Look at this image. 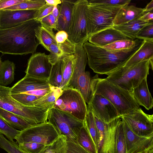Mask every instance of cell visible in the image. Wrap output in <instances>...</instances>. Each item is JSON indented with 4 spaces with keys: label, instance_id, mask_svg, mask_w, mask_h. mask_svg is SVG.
<instances>
[{
    "label": "cell",
    "instance_id": "1",
    "mask_svg": "<svg viewBox=\"0 0 153 153\" xmlns=\"http://www.w3.org/2000/svg\"><path fill=\"white\" fill-rule=\"evenodd\" d=\"M41 25L39 21L33 19L16 26L0 28V52L19 55L36 53L40 43L35 31Z\"/></svg>",
    "mask_w": 153,
    "mask_h": 153
},
{
    "label": "cell",
    "instance_id": "2",
    "mask_svg": "<svg viewBox=\"0 0 153 153\" xmlns=\"http://www.w3.org/2000/svg\"><path fill=\"white\" fill-rule=\"evenodd\" d=\"M144 41L142 40L132 48L111 51L96 46L88 40L83 44L89 67L99 74L108 75L123 66L140 48Z\"/></svg>",
    "mask_w": 153,
    "mask_h": 153
},
{
    "label": "cell",
    "instance_id": "3",
    "mask_svg": "<svg viewBox=\"0 0 153 153\" xmlns=\"http://www.w3.org/2000/svg\"><path fill=\"white\" fill-rule=\"evenodd\" d=\"M91 87L92 94L101 95L113 104L120 118L135 112L140 108L131 91L123 89L105 78H100L97 74L92 78Z\"/></svg>",
    "mask_w": 153,
    "mask_h": 153
},
{
    "label": "cell",
    "instance_id": "4",
    "mask_svg": "<svg viewBox=\"0 0 153 153\" xmlns=\"http://www.w3.org/2000/svg\"><path fill=\"white\" fill-rule=\"evenodd\" d=\"M82 43L76 45L72 74L66 88L74 89L81 94L86 103H90L93 94L91 87L92 78L90 73L85 71L87 58Z\"/></svg>",
    "mask_w": 153,
    "mask_h": 153
},
{
    "label": "cell",
    "instance_id": "5",
    "mask_svg": "<svg viewBox=\"0 0 153 153\" xmlns=\"http://www.w3.org/2000/svg\"><path fill=\"white\" fill-rule=\"evenodd\" d=\"M10 88L0 85V108L19 115L34 125L47 121L49 109L22 105L12 97Z\"/></svg>",
    "mask_w": 153,
    "mask_h": 153
},
{
    "label": "cell",
    "instance_id": "6",
    "mask_svg": "<svg viewBox=\"0 0 153 153\" xmlns=\"http://www.w3.org/2000/svg\"><path fill=\"white\" fill-rule=\"evenodd\" d=\"M149 60L126 67L122 66L108 75L105 79L121 88L131 91L149 74Z\"/></svg>",
    "mask_w": 153,
    "mask_h": 153
},
{
    "label": "cell",
    "instance_id": "7",
    "mask_svg": "<svg viewBox=\"0 0 153 153\" xmlns=\"http://www.w3.org/2000/svg\"><path fill=\"white\" fill-rule=\"evenodd\" d=\"M123 7L88 2L87 19L88 38L100 31L113 27L114 20Z\"/></svg>",
    "mask_w": 153,
    "mask_h": 153
},
{
    "label": "cell",
    "instance_id": "8",
    "mask_svg": "<svg viewBox=\"0 0 153 153\" xmlns=\"http://www.w3.org/2000/svg\"><path fill=\"white\" fill-rule=\"evenodd\" d=\"M88 1H75L71 22L68 33V39L75 45L88 40L87 13Z\"/></svg>",
    "mask_w": 153,
    "mask_h": 153
},
{
    "label": "cell",
    "instance_id": "9",
    "mask_svg": "<svg viewBox=\"0 0 153 153\" xmlns=\"http://www.w3.org/2000/svg\"><path fill=\"white\" fill-rule=\"evenodd\" d=\"M47 121L53 126L59 135L75 140L84 126V121L53 107L48 110Z\"/></svg>",
    "mask_w": 153,
    "mask_h": 153
},
{
    "label": "cell",
    "instance_id": "10",
    "mask_svg": "<svg viewBox=\"0 0 153 153\" xmlns=\"http://www.w3.org/2000/svg\"><path fill=\"white\" fill-rule=\"evenodd\" d=\"M53 107L65 112L82 121L85 120L87 105L81 94L76 90L66 88Z\"/></svg>",
    "mask_w": 153,
    "mask_h": 153
},
{
    "label": "cell",
    "instance_id": "11",
    "mask_svg": "<svg viewBox=\"0 0 153 153\" xmlns=\"http://www.w3.org/2000/svg\"><path fill=\"white\" fill-rule=\"evenodd\" d=\"M59 136L53 126L47 121L20 131L15 140L18 144L31 142L46 145L53 143Z\"/></svg>",
    "mask_w": 153,
    "mask_h": 153
},
{
    "label": "cell",
    "instance_id": "12",
    "mask_svg": "<svg viewBox=\"0 0 153 153\" xmlns=\"http://www.w3.org/2000/svg\"><path fill=\"white\" fill-rule=\"evenodd\" d=\"M94 118L99 136L97 153H114L117 129L121 119L105 123L94 116Z\"/></svg>",
    "mask_w": 153,
    "mask_h": 153
},
{
    "label": "cell",
    "instance_id": "13",
    "mask_svg": "<svg viewBox=\"0 0 153 153\" xmlns=\"http://www.w3.org/2000/svg\"><path fill=\"white\" fill-rule=\"evenodd\" d=\"M120 118L136 134L144 137L153 135V115L146 114L141 108Z\"/></svg>",
    "mask_w": 153,
    "mask_h": 153
},
{
    "label": "cell",
    "instance_id": "14",
    "mask_svg": "<svg viewBox=\"0 0 153 153\" xmlns=\"http://www.w3.org/2000/svg\"><path fill=\"white\" fill-rule=\"evenodd\" d=\"M52 65L48 55L45 53H36L32 54L28 60L26 75L48 80Z\"/></svg>",
    "mask_w": 153,
    "mask_h": 153
},
{
    "label": "cell",
    "instance_id": "15",
    "mask_svg": "<svg viewBox=\"0 0 153 153\" xmlns=\"http://www.w3.org/2000/svg\"><path fill=\"white\" fill-rule=\"evenodd\" d=\"M89 104L94 116L105 123L120 117L113 104L101 94H93Z\"/></svg>",
    "mask_w": 153,
    "mask_h": 153
},
{
    "label": "cell",
    "instance_id": "16",
    "mask_svg": "<svg viewBox=\"0 0 153 153\" xmlns=\"http://www.w3.org/2000/svg\"><path fill=\"white\" fill-rule=\"evenodd\" d=\"M39 10H0V28H7L35 19Z\"/></svg>",
    "mask_w": 153,
    "mask_h": 153
},
{
    "label": "cell",
    "instance_id": "17",
    "mask_svg": "<svg viewBox=\"0 0 153 153\" xmlns=\"http://www.w3.org/2000/svg\"><path fill=\"white\" fill-rule=\"evenodd\" d=\"M122 121L127 153H140L153 147V135L147 137L137 135L130 129L123 120Z\"/></svg>",
    "mask_w": 153,
    "mask_h": 153
},
{
    "label": "cell",
    "instance_id": "18",
    "mask_svg": "<svg viewBox=\"0 0 153 153\" xmlns=\"http://www.w3.org/2000/svg\"><path fill=\"white\" fill-rule=\"evenodd\" d=\"M123 39H132L112 27L92 35L89 38L88 41L96 46L103 47Z\"/></svg>",
    "mask_w": 153,
    "mask_h": 153
},
{
    "label": "cell",
    "instance_id": "19",
    "mask_svg": "<svg viewBox=\"0 0 153 153\" xmlns=\"http://www.w3.org/2000/svg\"><path fill=\"white\" fill-rule=\"evenodd\" d=\"M47 80L33 77L27 75L14 84L10 88L11 94L25 93L50 87Z\"/></svg>",
    "mask_w": 153,
    "mask_h": 153
},
{
    "label": "cell",
    "instance_id": "20",
    "mask_svg": "<svg viewBox=\"0 0 153 153\" xmlns=\"http://www.w3.org/2000/svg\"><path fill=\"white\" fill-rule=\"evenodd\" d=\"M59 13L57 19L55 30L64 31L68 33L71 22L74 2L70 0H61Z\"/></svg>",
    "mask_w": 153,
    "mask_h": 153
},
{
    "label": "cell",
    "instance_id": "21",
    "mask_svg": "<svg viewBox=\"0 0 153 153\" xmlns=\"http://www.w3.org/2000/svg\"><path fill=\"white\" fill-rule=\"evenodd\" d=\"M145 13L144 8L128 5L121 8L113 21L114 25H122L139 19Z\"/></svg>",
    "mask_w": 153,
    "mask_h": 153
},
{
    "label": "cell",
    "instance_id": "22",
    "mask_svg": "<svg viewBox=\"0 0 153 153\" xmlns=\"http://www.w3.org/2000/svg\"><path fill=\"white\" fill-rule=\"evenodd\" d=\"M132 94L139 105L147 110L153 106V99L148 88L147 78L143 79L137 86L132 89Z\"/></svg>",
    "mask_w": 153,
    "mask_h": 153
},
{
    "label": "cell",
    "instance_id": "23",
    "mask_svg": "<svg viewBox=\"0 0 153 153\" xmlns=\"http://www.w3.org/2000/svg\"><path fill=\"white\" fill-rule=\"evenodd\" d=\"M153 59V42L144 40L138 50L123 66L128 67L142 62Z\"/></svg>",
    "mask_w": 153,
    "mask_h": 153
},
{
    "label": "cell",
    "instance_id": "24",
    "mask_svg": "<svg viewBox=\"0 0 153 153\" xmlns=\"http://www.w3.org/2000/svg\"><path fill=\"white\" fill-rule=\"evenodd\" d=\"M151 23H153V21L145 22L138 19L122 25H114L113 27L131 39H135L141 29Z\"/></svg>",
    "mask_w": 153,
    "mask_h": 153
},
{
    "label": "cell",
    "instance_id": "25",
    "mask_svg": "<svg viewBox=\"0 0 153 153\" xmlns=\"http://www.w3.org/2000/svg\"><path fill=\"white\" fill-rule=\"evenodd\" d=\"M0 116L10 126L19 131L34 125L22 117L1 108Z\"/></svg>",
    "mask_w": 153,
    "mask_h": 153
},
{
    "label": "cell",
    "instance_id": "26",
    "mask_svg": "<svg viewBox=\"0 0 153 153\" xmlns=\"http://www.w3.org/2000/svg\"><path fill=\"white\" fill-rule=\"evenodd\" d=\"M15 65L7 60L1 62L0 68V85L5 86L14 80Z\"/></svg>",
    "mask_w": 153,
    "mask_h": 153
},
{
    "label": "cell",
    "instance_id": "27",
    "mask_svg": "<svg viewBox=\"0 0 153 153\" xmlns=\"http://www.w3.org/2000/svg\"><path fill=\"white\" fill-rule=\"evenodd\" d=\"M36 36L44 48L49 51V47L52 44H57L55 35L52 29L46 27L41 25L36 30Z\"/></svg>",
    "mask_w": 153,
    "mask_h": 153
},
{
    "label": "cell",
    "instance_id": "28",
    "mask_svg": "<svg viewBox=\"0 0 153 153\" xmlns=\"http://www.w3.org/2000/svg\"><path fill=\"white\" fill-rule=\"evenodd\" d=\"M87 112L84 121V125L91 137L97 152L99 140V132L96 124L94 115L89 104L87 105Z\"/></svg>",
    "mask_w": 153,
    "mask_h": 153
},
{
    "label": "cell",
    "instance_id": "29",
    "mask_svg": "<svg viewBox=\"0 0 153 153\" xmlns=\"http://www.w3.org/2000/svg\"><path fill=\"white\" fill-rule=\"evenodd\" d=\"M62 91L61 88L54 87L50 92L34 101V106L50 109L53 107Z\"/></svg>",
    "mask_w": 153,
    "mask_h": 153
},
{
    "label": "cell",
    "instance_id": "30",
    "mask_svg": "<svg viewBox=\"0 0 153 153\" xmlns=\"http://www.w3.org/2000/svg\"><path fill=\"white\" fill-rule=\"evenodd\" d=\"M62 67V80L61 88L67 87L73 74L74 57L73 54L63 56Z\"/></svg>",
    "mask_w": 153,
    "mask_h": 153
},
{
    "label": "cell",
    "instance_id": "31",
    "mask_svg": "<svg viewBox=\"0 0 153 153\" xmlns=\"http://www.w3.org/2000/svg\"><path fill=\"white\" fill-rule=\"evenodd\" d=\"M63 56L60 57L57 61L53 65L47 80L50 85L55 88H61L62 84Z\"/></svg>",
    "mask_w": 153,
    "mask_h": 153
},
{
    "label": "cell",
    "instance_id": "32",
    "mask_svg": "<svg viewBox=\"0 0 153 153\" xmlns=\"http://www.w3.org/2000/svg\"><path fill=\"white\" fill-rule=\"evenodd\" d=\"M76 141L79 145L90 153H97L94 143L84 125L79 131Z\"/></svg>",
    "mask_w": 153,
    "mask_h": 153
},
{
    "label": "cell",
    "instance_id": "33",
    "mask_svg": "<svg viewBox=\"0 0 153 153\" xmlns=\"http://www.w3.org/2000/svg\"><path fill=\"white\" fill-rule=\"evenodd\" d=\"M66 137L61 135L52 143L45 145L39 153H66Z\"/></svg>",
    "mask_w": 153,
    "mask_h": 153
},
{
    "label": "cell",
    "instance_id": "34",
    "mask_svg": "<svg viewBox=\"0 0 153 153\" xmlns=\"http://www.w3.org/2000/svg\"><path fill=\"white\" fill-rule=\"evenodd\" d=\"M142 39H123L118 40L102 48L111 51H119L130 49L135 46Z\"/></svg>",
    "mask_w": 153,
    "mask_h": 153
},
{
    "label": "cell",
    "instance_id": "35",
    "mask_svg": "<svg viewBox=\"0 0 153 153\" xmlns=\"http://www.w3.org/2000/svg\"><path fill=\"white\" fill-rule=\"evenodd\" d=\"M45 4V0H25L24 2L2 10H39Z\"/></svg>",
    "mask_w": 153,
    "mask_h": 153
},
{
    "label": "cell",
    "instance_id": "36",
    "mask_svg": "<svg viewBox=\"0 0 153 153\" xmlns=\"http://www.w3.org/2000/svg\"><path fill=\"white\" fill-rule=\"evenodd\" d=\"M114 153H127L123 124L122 119L119 123L117 129Z\"/></svg>",
    "mask_w": 153,
    "mask_h": 153
},
{
    "label": "cell",
    "instance_id": "37",
    "mask_svg": "<svg viewBox=\"0 0 153 153\" xmlns=\"http://www.w3.org/2000/svg\"><path fill=\"white\" fill-rule=\"evenodd\" d=\"M0 147L8 153H27L20 149L17 142L7 140L0 134Z\"/></svg>",
    "mask_w": 153,
    "mask_h": 153
},
{
    "label": "cell",
    "instance_id": "38",
    "mask_svg": "<svg viewBox=\"0 0 153 153\" xmlns=\"http://www.w3.org/2000/svg\"><path fill=\"white\" fill-rule=\"evenodd\" d=\"M20 131L15 129L7 123L0 116V134L10 141L14 140Z\"/></svg>",
    "mask_w": 153,
    "mask_h": 153
},
{
    "label": "cell",
    "instance_id": "39",
    "mask_svg": "<svg viewBox=\"0 0 153 153\" xmlns=\"http://www.w3.org/2000/svg\"><path fill=\"white\" fill-rule=\"evenodd\" d=\"M11 96L21 104L29 106H34V102L42 97L25 93L11 94Z\"/></svg>",
    "mask_w": 153,
    "mask_h": 153
},
{
    "label": "cell",
    "instance_id": "40",
    "mask_svg": "<svg viewBox=\"0 0 153 153\" xmlns=\"http://www.w3.org/2000/svg\"><path fill=\"white\" fill-rule=\"evenodd\" d=\"M18 144L20 149L27 153H39L45 146L31 142H23Z\"/></svg>",
    "mask_w": 153,
    "mask_h": 153
},
{
    "label": "cell",
    "instance_id": "41",
    "mask_svg": "<svg viewBox=\"0 0 153 153\" xmlns=\"http://www.w3.org/2000/svg\"><path fill=\"white\" fill-rule=\"evenodd\" d=\"M136 39L153 42V23L143 27L137 34Z\"/></svg>",
    "mask_w": 153,
    "mask_h": 153
},
{
    "label": "cell",
    "instance_id": "42",
    "mask_svg": "<svg viewBox=\"0 0 153 153\" xmlns=\"http://www.w3.org/2000/svg\"><path fill=\"white\" fill-rule=\"evenodd\" d=\"M49 48V51L50 52V54L48 55L49 60L51 63L53 65L60 57L63 56V53L58 44L51 45Z\"/></svg>",
    "mask_w": 153,
    "mask_h": 153
},
{
    "label": "cell",
    "instance_id": "43",
    "mask_svg": "<svg viewBox=\"0 0 153 153\" xmlns=\"http://www.w3.org/2000/svg\"><path fill=\"white\" fill-rule=\"evenodd\" d=\"M66 153H90L79 145L76 140L66 137Z\"/></svg>",
    "mask_w": 153,
    "mask_h": 153
},
{
    "label": "cell",
    "instance_id": "44",
    "mask_svg": "<svg viewBox=\"0 0 153 153\" xmlns=\"http://www.w3.org/2000/svg\"><path fill=\"white\" fill-rule=\"evenodd\" d=\"M89 3L97 4H104L111 5L124 6L128 5L130 0H91L88 1Z\"/></svg>",
    "mask_w": 153,
    "mask_h": 153
},
{
    "label": "cell",
    "instance_id": "45",
    "mask_svg": "<svg viewBox=\"0 0 153 153\" xmlns=\"http://www.w3.org/2000/svg\"><path fill=\"white\" fill-rule=\"evenodd\" d=\"M57 20L52 13L42 18L39 22L41 25L48 28L56 29Z\"/></svg>",
    "mask_w": 153,
    "mask_h": 153
},
{
    "label": "cell",
    "instance_id": "46",
    "mask_svg": "<svg viewBox=\"0 0 153 153\" xmlns=\"http://www.w3.org/2000/svg\"><path fill=\"white\" fill-rule=\"evenodd\" d=\"M63 53V56L73 54L76 45L68 39L64 43L58 44Z\"/></svg>",
    "mask_w": 153,
    "mask_h": 153
},
{
    "label": "cell",
    "instance_id": "47",
    "mask_svg": "<svg viewBox=\"0 0 153 153\" xmlns=\"http://www.w3.org/2000/svg\"><path fill=\"white\" fill-rule=\"evenodd\" d=\"M53 7L46 3L43 7L39 9V13L35 20L39 21L42 18L51 13Z\"/></svg>",
    "mask_w": 153,
    "mask_h": 153
},
{
    "label": "cell",
    "instance_id": "48",
    "mask_svg": "<svg viewBox=\"0 0 153 153\" xmlns=\"http://www.w3.org/2000/svg\"><path fill=\"white\" fill-rule=\"evenodd\" d=\"M25 0H0V10L18 4Z\"/></svg>",
    "mask_w": 153,
    "mask_h": 153
},
{
    "label": "cell",
    "instance_id": "49",
    "mask_svg": "<svg viewBox=\"0 0 153 153\" xmlns=\"http://www.w3.org/2000/svg\"><path fill=\"white\" fill-rule=\"evenodd\" d=\"M54 88V87L51 86L50 87L46 88L36 90L27 92L23 93L31 94L37 96L42 97L50 92Z\"/></svg>",
    "mask_w": 153,
    "mask_h": 153
},
{
    "label": "cell",
    "instance_id": "50",
    "mask_svg": "<svg viewBox=\"0 0 153 153\" xmlns=\"http://www.w3.org/2000/svg\"><path fill=\"white\" fill-rule=\"evenodd\" d=\"M68 33L64 31H58L55 35V39L58 44H61L65 42L68 39Z\"/></svg>",
    "mask_w": 153,
    "mask_h": 153
},
{
    "label": "cell",
    "instance_id": "51",
    "mask_svg": "<svg viewBox=\"0 0 153 153\" xmlns=\"http://www.w3.org/2000/svg\"><path fill=\"white\" fill-rule=\"evenodd\" d=\"M139 19L145 22L153 21V11L145 13Z\"/></svg>",
    "mask_w": 153,
    "mask_h": 153
},
{
    "label": "cell",
    "instance_id": "52",
    "mask_svg": "<svg viewBox=\"0 0 153 153\" xmlns=\"http://www.w3.org/2000/svg\"><path fill=\"white\" fill-rule=\"evenodd\" d=\"M60 5L54 6L52 13L55 18L57 20L60 12Z\"/></svg>",
    "mask_w": 153,
    "mask_h": 153
},
{
    "label": "cell",
    "instance_id": "53",
    "mask_svg": "<svg viewBox=\"0 0 153 153\" xmlns=\"http://www.w3.org/2000/svg\"><path fill=\"white\" fill-rule=\"evenodd\" d=\"M46 3L47 4L55 6L60 4L62 3L61 0H45Z\"/></svg>",
    "mask_w": 153,
    "mask_h": 153
},
{
    "label": "cell",
    "instance_id": "54",
    "mask_svg": "<svg viewBox=\"0 0 153 153\" xmlns=\"http://www.w3.org/2000/svg\"><path fill=\"white\" fill-rule=\"evenodd\" d=\"M145 12L152 11L153 10V0H152L144 8Z\"/></svg>",
    "mask_w": 153,
    "mask_h": 153
},
{
    "label": "cell",
    "instance_id": "55",
    "mask_svg": "<svg viewBox=\"0 0 153 153\" xmlns=\"http://www.w3.org/2000/svg\"><path fill=\"white\" fill-rule=\"evenodd\" d=\"M153 147L147 149L145 151L140 153H153Z\"/></svg>",
    "mask_w": 153,
    "mask_h": 153
},
{
    "label": "cell",
    "instance_id": "56",
    "mask_svg": "<svg viewBox=\"0 0 153 153\" xmlns=\"http://www.w3.org/2000/svg\"><path fill=\"white\" fill-rule=\"evenodd\" d=\"M1 58L0 57V66H1Z\"/></svg>",
    "mask_w": 153,
    "mask_h": 153
}]
</instances>
